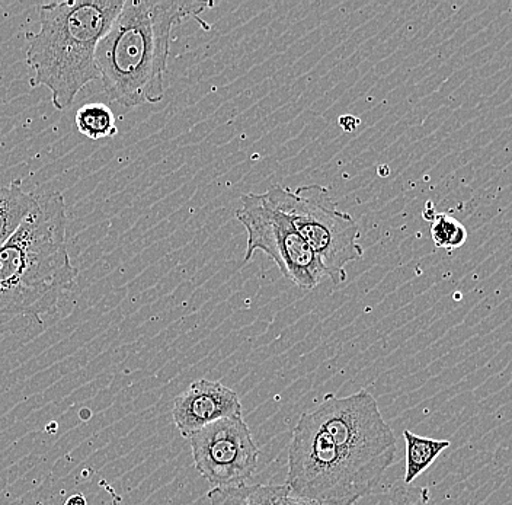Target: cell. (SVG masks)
Listing matches in <instances>:
<instances>
[{
    "label": "cell",
    "mask_w": 512,
    "mask_h": 505,
    "mask_svg": "<svg viewBox=\"0 0 512 505\" xmlns=\"http://www.w3.org/2000/svg\"><path fill=\"white\" fill-rule=\"evenodd\" d=\"M213 2L126 0L96 47L95 62L111 102L131 110L165 98L169 49L176 25L200 21ZM206 30V22H201Z\"/></svg>",
    "instance_id": "6da1fadb"
},
{
    "label": "cell",
    "mask_w": 512,
    "mask_h": 505,
    "mask_svg": "<svg viewBox=\"0 0 512 505\" xmlns=\"http://www.w3.org/2000/svg\"><path fill=\"white\" fill-rule=\"evenodd\" d=\"M67 222L62 194H44L0 248V324L18 318L41 321L72 290L78 268L67 248Z\"/></svg>",
    "instance_id": "7a4b0ae2"
},
{
    "label": "cell",
    "mask_w": 512,
    "mask_h": 505,
    "mask_svg": "<svg viewBox=\"0 0 512 505\" xmlns=\"http://www.w3.org/2000/svg\"><path fill=\"white\" fill-rule=\"evenodd\" d=\"M126 0H67L44 3L40 30L28 34L31 86H46L63 111L88 83L99 81L95 54Z\"/></svg>",
    "instance_id": "3957f363"
},
{
    "label": "cell",
    "mask_w": 512,
    "mask_h": 505,
    "mask_svg": "<svg viewBox=\"0 0 512 505\" xmlns=\"http://www.w3.org/2000/svg\"><path fill=\"white\" fill-rule=\"evenodd\" d=\"M312 414L361 487L371 494L396 459V437L376 398L366 389L344 398L326 395Z\"/></svg>",
    "instance_id": "277c9868"
},
{
    "label": "cell",
    "mask_w": 512,
    "mask_h": 505,
    "mask_svg": "<svg viewBox=\"0 0 512 505\" xmlns=\"http://www.w3.org/2000/svg\"><path fill=\"white\" fill-rule=\"evenodd\" d=\"M265 200L286 214L322 264L326 278L335 286L347 280L350 262L364 257L360 228L351 214L342 212L322 185H303L290 190L274 185L262 194Z\"/></svg>",
    "instance_id": "5b68a950"
},
{
    "label": "cell",
    "mask_w": 512,
    "mask_h": 505,
    "mask_svg": "<svg viewBox=\"0 0 512 505\" xmlns=\"http://www.w3.org/2000/svg\"><path fill=\"white\" fill-rule=\"evenodd\" d=\"M286 485L291 494L322 505H354L367 497L312 412L294 427Z\"/></svg>",
    "instance_id": "8992f818"
},
{
    "label": "cell",
    "mask_w": 512,
    "mask_h": 505,
    "mask_svg": "<svg viewBox=\"0 0 512 505\" xmlns=\"http://www.w3.org/2000/svg\"><path fill=\"white\" fill-rule=\"evenodd\" d=\"M240 203L236 219L248 233L245 262L261 251L300 289L310 292L320 286L326 278L322 264L286 214L272 207L262 194H246Z\"/></svg>",
    "instance_id": "52a82bcc"
},
{
    "label": "cell",
    "mask_w": 512,
    "mask_h": 505,
    "mask_svg": "<svg viewBox=\"0 0 512 505\" xmlns=\"http://www.w3.org/2000/svg\"><path fill=\"white\" fill-rule=\"evenodd\" d=\"M187 440L195 469L211 487H239L254 476L259 449L243 415L207 425Z\"/></svg>",
    "instance_id": "ba28073f"
},
{
    "label": "cell",
    "mask_w": 512,
    "mask_h": 505,
    "mask_svg": "<svg viewBox=\"0 0 512 505\" xmlns=\"http://www.w3.org/2000/svg\"><path fill=\"white\" fill-rule=\"evenodd\" d=\"M172 415L179 433L187 439L216 421L242 415V404L238 393L222 382L200 379L176 396Z\"/></svg>",
    "instance_id": "9c48e42d"
},
{
    "label": "cell",
    "mask_w": 512,
    "mask_h": 505,
    "mask_svg": "<svg viewBox=\"0 0 512 505\" xmlns=\"http://www.w3.org/2000/svg\"><path fill=\"white\" fill-rule=\"evenodd\" d=\"M37 207L38 197L27 193L21 180L0 187V248L18 232Z\"/></svg>",
    "instance_id": "30bf717a"
},
{
    "label": "cell",
    "mask_w": 512,
    "mask_h": 505,
    "mask_svg": "<svg viewBox=\"0 0 512 505\" xmlns=\"http://www.w3.org/2000/svg\"><path fill=\"white\" fill-rule=\"evenodd\" d=\"M290 488L284 485H239L213 488L208 492L210 505H286Z\"/></svg>",
    "instance_id": "8fae6325"
},
{
    "label": "cell",
    "mask_w": 512,
    "mask_h": 505,
    "mask_svg": "<svg viewBox=\"0 0 512 505\" xmlns=\"http://www.w3.org/2000/svg\"><path fill=\"white\" fill-rule=\"evenodd\" d=\"M406 444V468L403 484L412 485L421 473L427 471L437 457L451 446L448 440H435L416 436L412 431H403Z\"/></svg>",
    "instance_id": "7c38bea8"
},
{
    "label": "cell",
    "mask_w": 512,
    "mask_h": 505,
    "mask_svg": "<svg viewBox=\"0 0 512 505\" xmlns=\"http://www.w3.org/2000/svg\"><path fill=\"white\" fill-rule=\"evenodd\" d=\"M76 127L89 140L111 139L117 136V117L108 105L91 102L82 105L75 117Z\"/></svg>",
    "instance_id": "4fadbf2b"
},
{
    "label": "cell",
    "mask_w": 512,
    "mask_h": 505,
    "mask_svg": "<svg viewBox=\"0 0 512 505\" xmlns=\"http://www.w3.org/2000/svg\"><path fill=\"white\" fill-rule=\"evenodd\" d=\"M431 238L438 248L456 249L466 244L467 230L456 217L437 213L431 220Z\"/></svg>",
    "instance_id": "5bb4252c"
},
{
    "label": "cell",
    "mask_w": 512,
    "mask_h": 505,
    "mask_svg": "<svg viewBox=\"0 0 512 505\" xmlns=\"http://www.w3.org/2000/svg\"><path fill=\"white\" fill-rule=\"evenodd\" d=\"M384 505H431L430 489L396 484L390 488Z\"/></svg>",
    "instance_id": "9a60e30c"
},
{
    "label": "cell",
    "mask_w": 512,
    "mask_h": 505,
    "mask_svg": "<svg viewBox=\"0 0 512 505\" xmlns=\"http://www.w3.org/2000/svg\"><path fill=\"white\" fill-rule=\"evenodd\" d=\"M339 126H341V129L345 131V133H352V131H355L358 129V126L361 124V120L358 117H355V115H341L338 120Z\"/></svg>",
    "instance_id": "2e32d148"
},
{
    "label": "cell",
    "mask_w": 512,
    "mask_h": 505,
    "mask_svg": "<svg viewBox=\"0 0 512 505\" xmlns=\"http://www.w3.org/2000/svg\"><path fill=\"white\" fill-rule=\"evenodd\" d=\"M286 505H322V504L316 503V501L307 500V498L297 497V495L291 494L290 497H288Z\"/></svg>",
    "instance_id": "e0dca14e"
},
{
    "label": "cell",
    "mask_w": 512,
    "mask_h": 505,
    "mask_svg": "<svg viewBox=\"0 0 512 505\" xmlns=\"http://www.w3.org/2000/svg\"><path fill=\"white\" fill-rule=\"evenodd\" d=\"M64 505H86V500L83 495L76 494L72 495V497L67 498L66 503Z\"/></svg>",
    "instance_id": "ac0fdd59"
},
{
    "label": "cell",
    "mask_w": 512,
    "mask_h": 505,
    "mask_svg": "<svg viewBox=\"0 0 512 505\" xmlns=\"http://www.w3.org/2000/svg\"><path fill=\"white\" fill-rule=\"evenodd\" d=\"M435 214H437V212H435V207H432V204L428 203L427 207H425V212H424L425 219L430 220V222H431V220L434 219Z\"/></svg>",
    "instance_id": "d6986e66"
}]
</instances>
